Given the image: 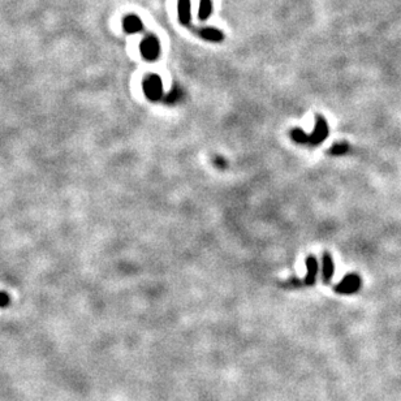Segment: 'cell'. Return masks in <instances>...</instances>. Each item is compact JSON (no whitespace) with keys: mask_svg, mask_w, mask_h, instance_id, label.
I'll return each instance as SVG.
<instances>
[{"mask_svg":"<svg viewBox=\"0 0 401 401\" xmlns=\"http://www.w3.org/2000/svg\"><path fill=\"white\" fill-rule=\"evenodd\" d=\"M144 93L146 98L158 102L163 98V83L158 75H149L144 81Z\"/></svg>","mask_w":401,"mask_h":401,"instance_id":"cell-1","label":"cell"},{"mask_svg":"<svg viewBox=\"0 0 401 401\" xmlns=\"http://www.w3.org/2000/svg\"><path fill=\"white\" fill-rule=\"evenodd\" d=\"M328 134L329 128L325 118L321 116V115L315 116V125L310 134V138H309V146H319V145L325 142Z\"/></svg>","mask_w":401,"mask_h":401,"instance_id":"cell-2","label":"cell"},{"mask_svg":"<svg viewBox=\"0 0 401 401\" xmlns=\"http://www.w3.org/2000/svg\"><path fill=\"white\" fill-rule=\"evenodd\" d=\"M361 284H362V280H361L360 275L352 273L348 274L347 276L343 277V280L340 283L337 284L335 287V291L340 295H353L361 289Z\"/></svg>","mask_w":401,"mask_h":401,"instance_id":"cell-3","label":"cell"},{"mask_svg":"<svg viewBox=\"0 0 401 401\" xmlns=\"http://www.w3.org/2000/svg\"><path fill=\"white\" fill-rule=\"evenodd\" d=\"M141 53L146 60H156L160 55V46L158 39L154 37H148L141 42Z\"/></svg>","mask_w":401,"mask_h":401,"instance_id":"cell-4","label":"cell"},{"mask_svg":"<svg viewBox=\"0 0 401 401\" xmlns=\"http://www.w3.org/2000/svg\"><path fill=\"white\" fill-rule=\"evenodd\" d=\"M318 269L319 266L317 258L313 257V255H309V257L306 258V276L303 279V285H307V287L314 285L315 281H317Z\"/></svg>","mask_w":401,"mask_h":401,"instance_id":"cell-5","label":"cell"},{"mask_svg":"<svg viewBox=\"0 0 401 401\" xmlns=\"http://www.w3.org/2000/svg\"><path fill=\"white\" fill-rule=\"evenodd\" d=\"M333 271H335V266H333V259L328 251L323 254V262H322V279L323 283L329 284L333 277Z\"/></svg>","mask_w":401,"mask_h":401,"instance_id":"cell-6","label":"cell"},{"mask_svg":"<svg viewBox=\"0 0 401 401\" xmlns=\"http://www.w3.org/2000/svg\"><path fill=\"white\" fill-rule=\"evenodd\" d=\"M178 20L182 25L190 21V0H178Z\"/></svg>","mask_w":401,"mask_h":401,"instance_id":"cell-7","label":"cell"},{"mask_svg":"<svg viewBox=\"0 0 401 401\" xmlns=\"http://www.w3.org/2000/svg\"><path fill=\"white\" fill-rule=\"evenodd\" d=\"M142 29V21L137 16H128L124 20V30L126 33H137Z\"/></svg>","mask_w":401,"mask_h":401,"instance_id":"cell-8","label":"cell"},{"mask_svg":"<svg viewBox=\"0 0 401 401\" xmlns=\"http://www.w3.org/2000/svg\"><path fill=\"white\" fill-rule=\"evenodd\" d=\"M200 37L208 42H220L224 39V35L222 31L212 29V27H207L200 31Z\"/></svg>","mask_w":401,"mask_h":401,"instance_id":"cell-9","label":"cell"},{"mask_svg":"<svg viewBox=\"0 0 401 401\" xmlns=\"http://www.w3.org/2000/svg\"><path fill=\"white\" fill-rule=\"evenodd\" d=\"M291 138L295 141L296 144L300 145H309V138L310 134H307L305 130L301 128H293L291 130Z\"/></svg>","mask_w":401,"mask_h":401,"instance_id":"cell-10","label":"cell"},{"mask_svg":"<svg viewBox=\"0 0 401 401\" xmlns=\"http://www.w3.org/2000/svg\"><path fill=\"white\" fill-rule=\"evenodd\" d=\"M182 99V90L181 89H178L177 86H175L172 90L168 93V94L166 95V98H164V102L167 103V104H176V103H178L180 100Z\"/></svg>","mask_w":401,"mask_h":401,"instance_id":"cell-11","label":"cell"},{"mask_svg":"<svg viewBox=\"0 0 401 401\" xmlns=\"http://www.w3.org/2000/svg\"><path fill=\"white\" fill-rule=\"evenodd\" d=\"M212 12V4L211 0H200V12H198V16H200V20H206L210 17Z\"/></svg>","mask_w":401,"mask_h":401,"instance_id":"cell-12","label":"cell"},{"mask_svg":"<svg viewBox=\"0 0 401 401\" xmlns=\"http://www.w3.org/2000/svg\"><path fill=\"white\" fill-rule=\"evenodd\" d=\"M349 145L345 144V142H341V144H336L333 145L332 148L328 150V154L332 156H339V155H344L347 152L349 151Z\"/></svg>","mask_w":401,"mask_h":401,"instance_id":"cell-13","label":"cell"},{"mask_svg":"<svg viewBox=\"0 0 401 401\" xmlns=\"http://www.w3.org/2000/svg\"><path fill=\"white\" fill-rule=\"evenodd\" d=\"M8 303H9V297H8V295L7 293H4V292H0V307L7 306Z\"/></svg>","mask_w":401,"mask_h":401,"instance_id":"cell-14","label":"cell"},{"mask_svg":"<svg viewBox=\"0 0 401 401\" xmlns=\"http://www.w3.org/2000/svg\"><path fill=\"white\" fill-rule=\"evenodd\" d=\"M215 164L219 167V168H223V167H226V160H223L222 158H218V159L215 160Z\"/></svg>","mask_w":401,"mask_h":401,"instance_id":"cell-15","label":"cell"}]
</instances>
